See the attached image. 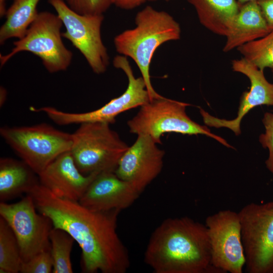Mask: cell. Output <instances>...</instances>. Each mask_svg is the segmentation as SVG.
<instances>
[{
  "label": "cell",
  "mask_w": 273,
  "mask_h": 273,
  "mask_svg": "<svg viewBox=\"0 0 273 273\" xmlns=\"http://www.w3.org/2000/svg\"><path fill=\"white\" fill-rule=\"evenodd\" d=\"M72 135L70 152L77 167L85 175L115 172L129 147L107 123H81Z\"/></svg>",
  "instance_id": "cell-4"
},
{
  "label": "cell",
  "mask_w": 273,
  "mask_h": 273,
  "mask_svg": "<svg viewBox=\"0 0 273 273\" xmlns=\"http://www.w3.org/2000/svg\"><path fill=\"white\" fill-rule=\"evenodd\" d=\"M242 57L260 70L273 68V30L237 49Z\"/></svg>",
  "instance_id": "cell-23"
},
{
  "label": "cell",
  "mask_w": 273,
  "mask_h": 273,
  "mask_svg": "<svg viewBox=\"0 0 273 273\" xmlns=\"http://www.w3.org/2000/svg\"><path fill=\"white\" fill-rule=\"evenodd\" d=\"M76 13L84 15H103L112 5L111 0H64Z\"/></svg>",
  "instance_id": "cell-24"
},
{
  "label": "cell",
  "mask_w": 273,
  "mask_h": 273,
  "mask_svg": "<svg viewBox=\"0 0 273 273\" xmlns=\"http://www.w3.org/2000/svg\"><path fill=\"white\" fill-rule=\"evenodd\" d=\"M211 250V263L222 273H242L245 263L238 213L222 210L205 219Z\"/></svg>",
  "instance_id": "cell-12"
},
{
  "label": "cell",
  "mask_w": 273,
  "mask_h": 273,
  "mask_svg": "<svg viewBox=\"0 0 273 273\" xmlns=\"http://www.w3.org/2000/svg\"><path fill=\"white\" fill-rule=\"evenodd\" d=\"M262 122L265 130L260 135L259 140L263 148L268 149L269 156L265 164L268 170L273 173V112L265 113Z\"/></svg>",
  "instance_id": "cell-26"
},
{
  "label": "cell",
  "mask_w": 273,
  "mask_h": 273,
  "mask_svg": "<svg viewBox=\"0 0 273 273\" xmlns=\"http://www.w3.org/2000/svg\"><path fill=\"white\" fill-rule=\"evenodd\" d=\"M270 31L257 1L240 6L239 11L226 35L222 51L227 53L258 39Z\"/></svg>",
  "instance_id": "cell-17"
},
{
  "label": "cell",
  "mask_w": 273,
  "mask_h": 273,
  "mask_svg": "<svg viewBox=\"0 0 273 273\" xmlns=\"http://www.w3.org/2000/svg\"><path fill=\"white\" fill-rule=\"evenodd\" d=\"M144 259L155 273H222L211 264L205 224L187 216L163 220L152 233Z\"/></svg>",
  "instance_id": "cell-2"
},
{
  "label": "cell",
  "mask_w": 273,
  "mask_h": 273,
  "mask_svg": "<svg viewBox=\"0 0 273 273\" xmlns=\"http://www.w3.org/2000/svg\"><path fill=\"white\" fill-rule=\"evenodd\" d=\"M113 64L125 73L128 79V85L121 95L112 99L103 107L94 111L78 113L65 112L51 107L34 108L33 111L43 112L55 123L60 125L87 122L112 124L121 113L141 107L151 100L144 79L142 77L134 76L126 57L116 56Z\"/></svg>",
  "instance_id": "cell-9"
},
{
  "label": "cell",
  "mask_w": 273,
  "mask_h": 273,
  "mask_svg": "<svg viewBox=\"0 0 273 273\" xmlns=\"http://www.w3.org/2000/svg\"><path fill=\"white\" fill-rule=\"evenodd\" d=\"M6 142L38 175L53 160L69 151L72 135L46 123L1 128Z\"/></svg>",
  "instance_id": "cell-6"
},
{
  "label": "cell",
  "mask_w": 273,
  "mask_h": 273,
  "mask_svg": "<svg viewBox=\"0 0 273 273\" xmlns=\"http://www.w3.org/2000/svg\"><path fill=\"white\" fill-rule=\"evenodd\" d=\"M165 1H170V0H165Z\"/></svg>",
  "instance_id": "cell-33"
},
{
  "label": "cell",
  "mask_w": 273,
  "mask_h": 273,
  "mask_svg": "<svg viewBox=\"0 0 273 273\" xmlns=\"http://www.w3.org/2000/svg\"><path fill=\"white\" fill-rule=\"evenodd\" d=\"M195 9L200 24L225 37L239 11L238 0H187Z\"/></svg>",
  "instance_id": "cell-18"
},
{
  "label": "cell",
  "mask_w": 273,
  "mask_h": 273,
  "mask_svg": "<svg viewBox=\"0 0 273 273\" xmlns=\"http://www.w3.org/2000/svg\"><path fill=\"white\" fill-rule=\"evenodd\" d=\"M150 136L138 135L120 158L115 173L141 193L161 172L165 152Z\"/></svg>",
  "instance_id": "cell-13"
},
{
  "label": "cell",
  "mask_w": 273,
  "mask_h": 273,
  "mask_svg": "<svg viewBox=\"0 0 273 273\" xmlns=\"http://www.w3.org/2000/svg\"><path fill=\"white\" fill-rule=\"evenodd\" d=\"M22 262L17 238L7 222L1 217L0 272H19Z\"/></svg>",
  "instance_id": "cell-21"
},
{
  "label": "cell",
  "mask_w": 273,
  "mask_h": 273,
  "mask_svg": "<svg viewBox=\"0 0 273 273\" xmlns=\"http://www.w3.org/2000/svg\"><path fill=\"white\" fill-rule=\"evenodd\" d=\"M6 0H0V16L1 17L5 15L6 12Z\"/></svg>",
  "instance_id": "cell-29"
},
{
  "label": "cell",
  "mask_w": 273,
  "mask_h": 273,
  "mask_svg": "<svg viewBox=\"0 0 273 273\" xmlns=\"http://www.w3.org/2000/svg\"><path fill=\"white\" fill-rule=\"evenodd\" d=\"M135 24L134 28L117 35L114 44L117 53L132 59L136 64L151 101L163 97L155 91L151 81L150 67L154 54L163 43L179 39L181 29L169 14L150 6L136 14Z\"/></svg>",
  "instance_id": "cell-3"
},
{
  "label": "cell",
  "mask_w": 273,
  "mask_h": 273,
  "mask_svg": "<svg viewBox=\"0 0 273 273\" xmlns=\"http://www.w3.org/2000/svg\"><path fill=\"white\" fill-rule=\"evenodd\" d=\"M270 31L273 30V0H257Z\"/></svg>",
  "instance_id": "cell-27"
},
{
  "label": "cell",
  "mask_w": 273,
  "mask_h": 273,
  "mask_svg": "<svg viewBox=\"0 0 273 273\" xmlns=\"http://www.w3.org/2000/svg\"><path fill=\"white\" fill-rule=\"evenodd\" d=\"M65 27L62 36L68 39L84 56L94 73H104L109 64L107 50L101 37L103 15H84L72 9L64 0H48Z\"/></svg>",
  "instance_id": "cell-10"
},
{
  "label": "cell",
  "mask_w": 273,
  "mask_h": 273,
  "mask_svg": "<svg viewBox=\"0 0 273 273\" xmlns=\"http://www.w3.org/2000/svg\"><path fill=\"white\" fill-rule=\"evenodd\" d=\"M248 273H273V201L250 203L238 212Z\"/></svg>",
  "instance_id": "cell-8"
},
{
  "label": "cell",
  "mask_w": 273,
  "mask_h": 273,
  "mask_svg": "<svg viewBox=\"0 0 273 273\" xmlns=\"http://www.w3.org/2000/svg\"><path fill=\"white\" fill-rule=\"evenodd\" d=\"M1 105H3L5 101L6 98V90L3 88H1Z\"/></svg>",
  "instance_id": "cell-30"
},
{
  "label": "cell",
  "mask_w": 273,
  "mask_h": 273,
  "mask_svg": "<svg viewBox=\"0 0 273 273\" xmlns=\"http://www.w3.org/2000/svg\"><path fill=\"white\" fill-rule=\"evenodd\" d=\"M36 210L34 200L29 194L15 203H0V216L17 238L23 262L41 252L51 251L50 233L53 223L48 216L38 214Z\"/></svg>",
  "instance_id": "cell-11"
},
{
  "label": "cell",
  "mask_w": 273,
  "mask_h": 273,
  "mask_svg": "<svg viewBox=\"0 0 273 273\" xmlns=\"http://www.w3.org/2000/svg\"><path fill=\"white\" fill-rule=\"evenodd\" d=\"M257 1V0H238V2L240 6L247 2H249L250 1Z\"/></svg>",
  "instance_id": "cell-31"
},
{
  "label": "cell",
  "mask_w": 273,
  "mask_h": 273,
  "mask_svg": "<svg viewBox=\"0 0 273 273\" xmlns=\"http://www.w3.org/2000/svg\"><path fill=\"white\" fill-rule=\"evenodd\" d=\"M271 73H272V77H273V68L272 69H271Z\"/></svg>",
  "instance_id": "cell-32"
},
{
  "label": "cell",
  "mask_w": 273,
  "mask_h": 273,
  "mask_svg": "<svg viewBox=\"0 0 273 273\" xmlns=\"http://www.w3.org/2000/svg\"><path fill=\"white\" fill-rule=\"evenodd\" d=\"M40 0H13L7 10L6 21L0 28V43L16 37L20 39L36 18L37 6Z\"/></svg>",
  "instance_id": "cell-20"
},
{
  "label": "cell",
  "mask_w": 273,
  "mask_h": 273,
  "mask_svg": "<svg viewBox=\"0 0 273 273\" xmlns=\"http://www.w3.org/2000/svg\"><path fill=\"white\" fill-rule=\"evenodd\" d=\"M27 194L53 227L73 237L81 249L83 272L125 273L130 264L128 250L117 233L120 211L91 210L79 201L59 197L39 183Z\"/></svg>",
  "instance_id": "cell-1"
},
{
  "label": "cell",
  "mask_w": 273,
  "mask_h": 273,
  "mask_svg": "<svg viewBox=\"0 0 273 273\" xmlns=\"http://www.w3.org/2000/svg\"><path fill=\"white\" fill-rule=\"evenodd\" d=\"M232 68L247 76L250 82V90L244 92L242 96L237 117L233 120H225L213 116L202 108H200V112L206 125L216 128L226 127L238 135L241 133V121L250 110L260 105L273 106V83L266 79L264 71L243 57L233 60Z\"/></svg>",
  "instance_id": "cell-14"
},
{
  "label": "cell",
  "mask_w": 273,
  "mask_h": 273,
  "mask_svg": "<svg viewBox=\"0 0 273 273\" xmlns=\"http://www.w3.org/2000/svg\"><path fill=\"white\" fill-rule=\"evenodd\" d=\"M156 0H111L112 4L124 10H131L145 3Z\"/></svg>",
  "instance_id": "cell-28"
},
{
  "label": "cell",
  "mask_w": 273,
  "mask_h": 273,
  "mask_svg": "<svg viewBox=\"0 0 273 273\" xmlns=\"http://www.w3.org/2000/svg\"><path fill=\"white\" fill-rule=\"evenodd\" d=\"M54 273H72L71 253L74 239L64 230L53 228L50 233Z\"/></svg>",
  "instance_id": "cell-22"
},
{
  "label": "cell",
  "mask_w": 273,
  "mask_h": 273,
  "mask_svg": "<svg viewBox=\"0 0 273 273\" xmlns=\"http://www.w3.org/2000/svg\"><path fill=\"white\" fill-rule=\"evenodd\" d=\"M141 193L131 183L114 172L99 173L90 184L79 203L95 211L122 210L131 206Z\"/></svg>",
  "instance_id": "cell-15"
},
{
  "label": "cell",
  "mask_w": 273,
  "mask_h": 273,
  "mask_svg": "<svg viewBox=\"0 0 273 273\" xmlns=\"http://www.w3.org/2000/svg\"><path fill=\"white\" fill-rule=\"evenodd\" d=\"M53 270V259L50 250L41 252L29 260L23 262L21 273H51Z\"/></svg>",
  "instance_id": "cell-25"
},
{
  "label": "cell",
  "mask_w": 273,
  "mask_h": 273,
  "mask_svg": "<svg viewBox=\"0 0 273 273\" xmlns=\"http://www.w3.org/2000/svg\"><path fill=\"white\" fill-rule=\"evenodd\" d=\"M36 174L23 160L8 157L0 159V199L4 202L27 194L39 182Z\"/></svg>",
  "instance_id": "cell-19"
},
{
  "label": "cell",
  "mask_w": 273,
  "mask_h": 273,
  "mask_svg": "<svg viewBox=\"0 0 273 273\" xmlns=\"http://www.w3.org/2000/svg\"><path fill=\"white\" fill-rule=\"evenodd\" d=\"M99 174L81 173L69 151L57 157L38 177L39 183L57 196L79 201Z\"/></svg>",
  "instance_id": "cell-16"
},
{
  "label": "cell",
  "mask_w": 273,
  "mask_h": 273,
  "mask_svg": "<svg viewBox=\"0 0 273 273\" xmlns=\"http://www.w3.org/2000/svg\"><path fill=\"white\" fill-rule=\"evenodd\" d=\"M189 104L167 99H155L141 106L137 114L127 121L132 133L150 136L158 144L166 133L183 134H204L213 138L228 147H232L227 142L214 133L205 126L192 120L186 109Z\"/></svg>",
  "instance_id": "cell-5"
},
{
  "label": "cell",
  "mask_w": 273,
  "mask_h": 273,
  "mask_svg": "<svg viewBox=\"0 0 273 273\" xmlns=\"http://www.w3.org/2000/svg\"><path fill=\"white\" fill-rule=\"evenodd\" d=\"M63 22L57 15L47 11L38 13L24 36L14 42L7 55H0L1 66L20 52H29L38 57L50 73L64 71L71 63L73 54L62 40Z\"/></svg>",
  "instance_id": "cell-7"
}]
</instances>
